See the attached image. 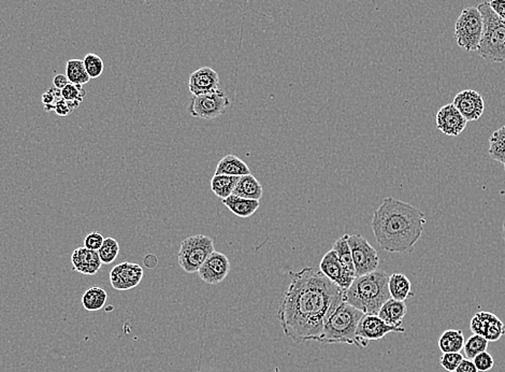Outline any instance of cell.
I'll use <instances>...</instances> for the list:
<instances>
[{
  "label": "cell",
  "instance_id": "cell-42",
  "mask_svg": "<svg viewBox=\"0 0 505 372\" xmlns=\"http://www.w3.org/2000/svg\"><path fill=\"white\" fill-rule=\"evenodd\" d=\"M503 240H504L505 243V221L504 223H503Z\"/></svg>",
  "mask_w": 505,
  "mask_h": 372
},
{
  "label": "cell",
  "instance_id": "cell-13",
  "mask_svg": "<svg viewBox=\"0 0 505 372\" xmlns=\"http://www.w3.org/2000/svg\"><path fill=\"white\" fill-rule=\"evenodd\" d=\"M142 278V267L129 261L119 263L110 271V282L117 290H133L140 284Z\"/></svg>",
  "mask_w": 505,
  "mask_h": 372
},
{
  "label": "cell",
  "instance_id": "cell-20",
  "mask_svg": "<svg viewBox=\"0 0 505 372\" xmlns=\"http://www.w3.org/2000/svg\"><path fill=\"white\" fill-rule=\"evenodd\" d=\"M222 203L226 208L229 209L232 214L242 218H249L255 214L260 207V201L243 198L236 195H230L227 198L222 199Z\"/></svg>",
  "mask_w": 505,
  "mask_h": 372
},
{
  "label": "cell",
  "instance_id": "cell-12",
  "mask_svg": "<svg viewBox=\"0 0 505 372\" xmlns=\"http://www.w3.org/2000/svg\"><path fill=\"white\" fill-rule=\"evenodd\" d=\"M230 271V261L226 255L213 251L198 270L199 278L207 283L216 286L227 278Z\"/></svg>",
  "mask_w": 505,
  "mask_h": 372
},
{
  "label": "cell",
  "instance_id": "cell-27",
  "mask_svg": "<svg viewBox=\"0 0 505 372\" xmlns=\"http://www.w3.org/2000/svg\"><path fill=\"white\" fill-rule=\"evenodd\" d=\"M332 250L336 253L339 261L341 263L347 272L352 273L356 276L355 266H354L353 257H352L351 248L347 242V234H344L343 237L339 238L334 242Z\"/></svg>",
  "mask_w": 505,
  "mask_h": 372
},
{
  "label": "cell",
  "instance_id": "cell-31",
  "mask_svg": "<svg viewBox=\"0 0 505 372\" xmlns=\"http://www.w3.org/2000/svg\"><path fill=\"white\" fill-rule=\"evenodd\" d=\"M97 252L99 254L102 263L110 265V263H114L119 257L120 243L114 238H104L102 248Z\"/></svg>",
  "mask_w": 505,
  "mask_h": 372
},
{
  "label": "cell",
  "instance_id": "cell-11",
  "mask_svg": "<svg viewBox=\"0 0 505 372\" xmlns=\"http://www.w3.org/2000/svg\"><path fill=\"white\" fill-rule=\"evenodd\" d=\"M474 335L484 337L489 342H496L505 335V324L491 312L481 311L475 313L470 323Z\"/></svg>",
  "mask_w": 505,
  "mask_h": 372
},
{
  "label": "cell",
  "instance_id": "cell-24",
  "mask_svg": "<svg viewBox=\"0 0 505 372\" xmlns=\"http://www.w3.org/2000/svg\"><path fill=\"white\" fill-rule=\"evenodd\" d=\"M464 336L460 329H448L439 339V348L442 353H457L464 350Z\"/></svg>",
  "mask_w": 505,
  "mask_h": 372
},
{
  "label": "cell",
  "instance_id": "cell-19",
  "mask_svg": "<svg viewBox=\"0 0 505 372\" xmlns=\"http://www.w3.org/2000/svg\"><path fill=\"white\" fill-rule=\"evenodd\" d=\"M406 312H408V307H406V302L394 299V298H390V299L385 302L383 307L381 308L380 312L377 313V315L386 324L397 327V328H400L404 317L406 315Z\"/></svg>",
  "mask_w": 505,
  "mask_h": 372
},
{
  "label": "cell",
  "instance_id": "cell-37",
  "mask_svg": "<svg viewBox=\"0 0 505 372\" xmlns=\"http://www.w3.org/2000/svg\"><path fill=\"white\" fill-rule=\"evenodd\" d=\"M80 106V102H66L61 97V100H58L55 104V109L54 111L56 114L59 116H68L73 113V110L77 109V106Z\"/></svg>",
  "mask_w": 505,
  "mask_h": 372
},
{
  "label": "cell",
  "instance_id": "cell-32",
  "mask_svg": "<svg viewBox=\"0 0 505 372\" xmlns=\"http://www.w3.org/2000/svg\"><path fill=\"white\" fill-rule=\"evenodd\" d=\"M83 63H84L87 75H90V79H97L104 73V61L100 56L96 55V54H86L83 59Z\"/></svg>",
  "mask_w": 505,
  "mask_h": 372
},
{
  "label": "cell",
  "instance_id": "cell-29",
  "mask_svg": "<svg viewBox=\"0 0 505 372\" xmlns=\"http://www.w3.org/2000/svg\"><path fill=\"white\" fill-rule=\"evenodd\" d=\"M66 75L73 84L84 85L90 82V75H87L84 63L81 59H70L66 64Z\"/></svg>",
  "mask_w": 505,
  "mask_h": 372
},
{
  "label": "cell",
  "instance_id": "cell-26",
  "mask_svg": "<svg viewBox=\"0 0 505 372\" xmlns=\"http://www.w3.org/2000/svg\"><path fill=\"white\" fill-rule=\"evenodd\" d=\"M108 294L99 286H93L86 290L82 296V305L86 311H99L106 306Z\"/></svg>",
  "mask_w": 505,
  "mask_h": 372
},
{
  "label": "cell",
  "instance_id": "cell-36",
  "mask_svg": "<svg viewBox=\"0 0 505 372\" xmlns=\"http://www.w3.org/2000/svg\"><path fill=\"white\" fill-rule=\"evenodd\" d=\"M61 98V91L56 87L50 89L48 92L42 95V104L46 111H52L55 109V104Z\"/></svg>",
  "mask_w": 505,
  "mask_h": 372
},
{
  "label": "cell",
  "instance_id": "cell-30",
  "mask_svg": "<svg viewBox=\"0 0 505 372\" xmlns=\"http://www.w3.org/2000/svg\"><path fill=\"white\" fill-rule=\"evenodd\" d=\"M489 341L479 335H473L464 342V356L468 360H473L475 356L483 353L488 348Z\"/></svg>",
  "mask_w": 505,
  "mask_h": 372
},
{
  "label": "cell",
  "instance_id": "cell-21",
  "mask_svg": "<svg viewBox=\"0 0 505 372\" xmlns=\"http://www.w3.org/2000/svg\"><path fill=\"white\" fill-rule=\"evenodd\" d=\"M263 193L264 191H263L260 182L251 174L240 177L232 195L239 196L243 198L260 201Z\"/></svg>",
  "mask_w": 505,
  "mask_h": 372
},
{
  "label": "cell",
  "instance_id": "cell-7",
  "mask_svg": "<svg viewBox=\"0 0 505 372\" xmlns=\"http://www.w3.org/2000/svg\"><path fill=\"white\" fill-rule=\"evenodd\" d=\"M214 250V240L206 234H195L184 239L178 252V261L182 270L198 272L201 265Z\"/></svg>",
  "mask_w": 505,
  "mask_h": 372
},
{
  "label": "cell",
  "instance_id": "cell-39",
  "mask_svg": "<svg viewBox=\"0 0 505 372\" xmlns=\"http://www.w3.org/2000/svg\"><path fill=\"white\" fill-rule=\"evenodd\" d=\"M488 3L493 12L505 21V0H489Z\"/></svg>",
  "mask_w": 505,
  "mask_h": 372
},
{
  "label": "cell",
  "instance_id": "cell-14",
  "mask_svg": "<svg viewBox=\"0 0 505 372\" xmlns=\"http://www.w3.org/2000/svg\"><path fill=\"white\" fill-rule=\"evenodd\" d=\"M319 271L343 290H347L356 278V276L344 269L334 250H330L325 254L319 263Z\"/></svg>",
  "mask_w": 505,
  "mask_h": 372
},
{
  "label": "cell",
  "instance_id": "cell-40",
  "mask_svg": "<svg viewBox=\"0 0 505 372\" xmlns=\"http://www.w3.org/2000/svg\"><path fill=\"white\" fill-rule=\"evenodd\" d=\"M455 372H479V370L474 365L473 360L464 358Z\"/></svg>",
  "mask_w": 505,
  "mask_h": 372
},
{
  "label": "cell",
  "instance_id": "cell-18",
  "mask_svg": "<svg viewBox=\"0 0 505 372\" xmlns=\"http://www.w3.org/2000/svg\"><path fill=\"white\" fill-rule=\"evenodd\" d=\"M71 261L73 270L85 276H95L102 266L98 252L86 249L85 247L77 248L73 251Z\"/></svg>",
  "mask_w": 505,
  "mask_h": 372
},
{
  "label": "cell",
  "instance_id": "cell-16",
  "mask_svg": "<svg viewBox=\"0 0 505 372\" xmlns=\"http://www.w3.org/2000/svg\"><path fill=\"white\" fill-rule=\"evenodd\" d=\"M452 104L468 122L477 121L485 111L483 96L477 91L464 90L458 93Z\"/></svg>",
  "mask_w": 505,
  "mask_h": 372
},
{
  "label": "cell",
  "instance_id": "cell-5",
  "mask_svg": "<svg viewBox=\"0 0 505 372\" xmlns=\"http://www.w3.org/2000/svg\"><path fill=\"white\" fill-rule=\"evenodd\" d=\"M483 17V35L479 52L485 61L490 63L505 62V21L499 17L489 7L488 1H484L477 6Z\"/></svg>",
  "mask_w": 505,
  "mask_h": 372
},
{
  "label": "cell",
  "instance_id": "cell-8",
  "mask_svg": "<svg viewBox=\"0 0 505 372\" xmlns=\"http://www.w3.org/2000/svg\"><path fill=\"white\" fill-rule=\"evenodd\" d=\"M347 242L351 248L356 277L365 276L377 270L380 266V259L370 242L358 234H347Z\"/></svg>",
  "mask_w": 505,
  "mask_h": 372
},
{
  "label": "cell",
  "instance_id": "cell-25",
  "mask_svg": "<svg viewBox=\"0 0 505 372\" xmlns=\"http://www.w3.org/2000/svg\"><path fill=\"white\" fill-rule=\"evenodd\" d=\"M240 177H231L225 174H214L211 180V191L218 196V198H227L235 191L236 185Z\"/></svg>",
  "mask_w": 505,
  "mask_h": 372
},
{
  "label": "cell",
  "instance_id": "cell-2",
  "mask_svg": "<svg viewBox=\"0 0 505 372\" xmlns=\"http://www.w3.org/2000/svg\"><path fill=\"white\" fill-rule=\"evenodd\" d=\"M426 215L411 203L387 197L373 214L372 230L377 244L388 253H409L421 239Z\"/></svg>",
  "mask_w": 505,
  "mask_h": 372
},
{
  "label": "cell",
  "instance_id": "cell-33",
  "mask_svg": "<svg viewBox=\"0 0 505 372\" xmlns=\"http://www.w3.org/2000/svg\"><path fill=\"white\" fill-rule=\"evenodd\" d=\"M85 94L86 93L83 90L82 85L73 84V83L66 85L61 90V97L66 102H77L81 104L84 100Z\"/></svg>",
  "mask_w": 505,
  "mask_h": 372
},
{
  "label": "cell",
  "instance_id": "cell-35",
  "mask_svg": "<svg viewBox=\"0 0 505 372\" xmlns=\"http://www.w3.org/2000/svg\"><path fill=\"white\" fill-rule=\"evenodd\" d=\"M472 360H473L474 365H475V367L477 368L479 372L489 371L495 366V360H493L491 354L488 353L487 351L475 356Z\"/></svg>",
  "mask_w": 505,
  "mask_h": 372
},
{
  "label": "cell",
  "instance_id": "cell-3",
  "mask_svg": "<svg viewBox=\"0 0 505 372\" xmlns=\"http://www.w3.org/2000/svg\"><path fill=\"white\" fill-rule=\"evenodd\" d=\"M390 276L384 270H375L365 276L356 277L352 286L344 290V301L361 310L365 315H377L390 299Z\"/></svg>",
  "mask_w": 505,
  "mask_h": 372
},
{
  "label": "cell",
  "instance_id": "cell-38",
  "mask_svg": "<svg viewBox=\"0 0 505 372\" xmlns=\"http://www.w3.org/2000/svg\"><path fill=\"white\" fill-rule=\"evenodd\" d=\"M104 238L99 232H90L84 238V247L93 251H98L104 243Z\"/></svg>",
  "mask_w": 505,
  "mask_h": 372
},
{
  "label": "cell",
  "instance_id": "cell-34",
  "mask_svg": "<svg viewBox=\"0 0 505 372\" xmlns=\"http://www.w3.org/2000/svg\"><path fill=\"white\" fill-rule=\"evenodd\" d=\"M464 358L461 352H457V353H443V355L441 356L440 364L446 371L455 372Z\"/></svg>",
  "mask_w": 505,
  "mask_h": 372
},
{
  "label": "cell",
  "instance_id": "cell-41",
  "mask_svg": "<svg viewBox=\"0 0 505 372\" xmlns=\"http://www.w3.org/2000/svg\"><path fill=\"white\" fill-rule=\"evenodd\" d=\"M54 87L58 89V90H63L66 85L69 84V80H68L67 75H57L54 77L53 80Z\"/></svg>",
  "mask_w": 505,
  "mask_h": 372
},
{
  "label": "cell",
  "instance_id": "cell-22",
  "mask_svg": "<svg viewBox=\"0 0 505 372\" xmlns=\"http://www.w3.org/2000/svg\"><path fill=\"white\" fill-rule=\"evenodd\" d=\"M216 174H225L231 177H242L251 174L249 166L236 155L228 154L218 162Z\"/></svg>",
  "mask_w": 505,
  "mask_h": 372
},
{
  "label": "cell",
  "instance_id": "cell-9",
  "mask_svg": "<svg viewBox=\"0 0 505 372\" xmlns=\"http://www.w3.org/2000/svg\"><path fill=\"white\" fill-rule=\"evenodd\" d=\"M229 104L227 95L222 90H218L211 94L193 96L187 111L193 118L213 120L225 113Z\"/></svg>",
  "mask_w": 505,
  "mask_h": 372
},
{
  "label": "cell",
  "instance_id": "cell-6",
  "mask_svg": "<svg viewBox=\"0 0 505 372\" xmlns=\"http://www.w3.org/2000/svg\"><path fill=\"white\" fill-rule=\"evenodd\" d=\"M483 17L477 7L462 10L455 25V40L467 52H477L483 35Z\"/></svg>",
  "mask_w": 505,
  "mask_h": 372
},
{
  "label": "cell",
  "instance_id": "cell-15",
  "mask_svg": "<svg viewBox=\"0 0 505 372\" xmlns=\"http://www.w3.org/2000/svg\"><path fill=\"white\" fill-rule=\"evenodd\" d=\"M468 121L464 119L454 104H445L435 115L437 129L450 137H458L467 127Z\"/></svg>",
  "mask_w": 505,
  "mask_h": 372
},
{
  "label": "cell",
  "instance_id": "cell-17",
  "mask_svg": "<svg viewBox=\"0 0 505 372\" xmlns=\"http://www.w3.org/2000/svg\"><path fill=\"white\" fill-rule=\"evenodd\" d=\"M220 75L210 67H202L193 71L189 77V89L193 96L211 94L218 90Z\"/></svg>",
  "mask_w": 505,
  "mask_h": 372
},
{
  "label": "cell",
  "instance_id": "cell-43",
  "mask_svg": "<svg viewBox=\"0 0 505 372\" xmlns=\"http://www.w3.org/2000/svg\"><path fill=\"white\" fill-rule=\"evenodd\" d=\"M504 170H505V164H504Z\"/></svg>",
  "mask_w": 505,
  "mask_h": 372
},
{
  "label": "cell",
  "instance_id": "cell-1",
  "mask_svg": "<svg viewBox=\"0 0 505 372\" xmlns=\"http://www.w3.org/2000/svg\"><path fill=\"white\" fill-rule=\"evenodd\" d=\"M289 279L278 311L280 327L296 344L317 341L329 317L344 301V290L312 267L289 271Z\"/></svg>",
  "mask_w": 505,
  "mask_h": 372
},
{
  "label": "cell",
  "instance_id": "cell-4",
  "mask_svg": "<svg viewBox=\"0 0 505 372\" xmlns=\"http://www.w3.org/2000/svg\"><path fill=\"white\" fill-rule=\"evenodd\" d=\"M363 312L343 301L326 322L317 342L324 344H345L357 346L356 331Z\"/></svg>",
  "mask_w": 505,
  "mask_h": 372
},
{
  "label": "cell",
  "instance_id": "cell-28",
  "mask_svg": "<svg viewBox=\"0 0 505 372\" xmlns=\"http://www.w3.org/2000/svg\"><path fill=\"white\" fill-rule=\"evenodd\" d=\"M488 153L493 160L505 164V125L490 136Z\"/></svg>",
  "mask_w": 505,
  "mask_h": 372
},
{
  "label": "cell",
  "instance_id": "cell-10",
  "mask_svg": "<svg viewBox=\"0 0 505 372\" xmlns=\"http://www.w3.org/2000/svg\"><path fill=\"white\" fill-rule=\"evenodd\" d=\"M406 328L390 326L386 324L377 315H363L357 331H356V339H357V346L365 348L369 346L371 341H379L386 337L390 333H404Z\"/></svg>",
  "mask_w": 505,
  "mask_h": 372
},
{
  "label": "cell",
  "instance_id": "cell-23",
  "mask_svg": "<svg viewBox=\"0 0 505 372\" xmlns=\"http://www.w3.org/2000/svg\"><path fill=\"white\" fill-rule=\"evenodd\" d=\"M388 290L390 297L400 301H406L410 296H413L411 281L403 273L396 272L390 276Z\"/></svg>",
  "mask_w": 505,
  "mask_h": 372
}]
</instances>
